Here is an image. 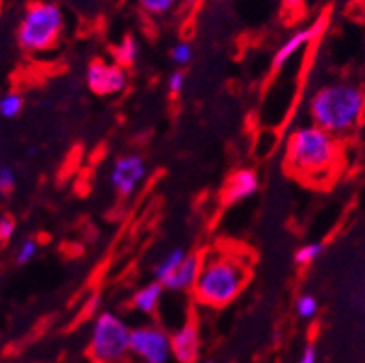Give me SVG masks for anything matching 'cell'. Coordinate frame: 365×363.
<instances>
[{"label":"cell","mask_w":365,"mask_h":363,"mask_svg":"<svg viewBox=\"0 0 365 363\" xmlns=\"http://www.w3.org/2000/svg\"><path fill=\"white\" fill-rule=\"evenodd\" d=\"M193 58V46L187 41L176 43L171 48V60L175 61L176 65H187Z\"/></svg>","instance_id":"19"},{"label":"cell","mask_w":365,"mask_h":363,"mask_svg":"<svg viewBox=\"0 0 365 363\" xmlns=\"http://www.w3.org/2000/svg\"><path fill=\"white\" fill-rule=\"evenodd\" d=\"M339 161V141L317 126H302L287 139L286 163L292 173L308 180H324Z\"/></svg>","instance_id":"2"},{"label":"cell","mask_w":365,"mask_h":363,"mask_svg":"<svg viewBox=\"0 0 365 363\" xmlns=\"http://www.w3.org/2000/svg\"><path fill=\"white\" fill-rule=\"evenodd\" d=\"M197 363H215V362H212V359H204V362H197Z\"/></svg>","instance_id":"26"},{"label":"cell","mask_w":365,"mask_h":363,"mask_svg":"<svg viewBox=\"0 0 365 363\" xmlns=\"http://www.w3.org/2000/svg\"><path fill=\"white\" fill-rule=\"evenodd\" d=\"M139 56V46L138 41H135L132 36L123 37V41L113 48V58H115V63L119 67H130V65H134L135 60H138Z\"/></svg>","instance_id":"15"},{"label":"cell","mask_w":365,"mask_h":363,"mask_svg":"<svg viewBox=\"0 0 365 363\" xmlns=\"http://www.w3.org/2000/svg\"><path fill=\"white\" fill-rule=\"evenodd\" d=\"M130 328L117 315L101 313L93 324L89 358L93 363H120L130 352Z\"/></svg>","instance_id":"5"},{"label":"cell","mask_w":365,"mask_h":363,"mask_svg":"<svg viewBox=\"0 0 365 363\" xmlns=\"http://www.w3.org/2000/svg\"><path fill=\"white\" fill-rule=\"evenodd\" d=\"M162 295L163 285L160 284V282H153V284H147L145 287L135 291L132 304H134V308H138L139 312L154 313L158 308V304H160V300H162Z\"/></svg>","instance_id":"13"},{"label":"cell","mask_w":365,"mask_h":363,"mask_svg":"<svg viewBox=\"0 0 365 363\" xmlns=\"http://www.w3.org/2000/svg\"><path fill=\"white\" fill-rule=\"evenodd\" d=\"M185 250L184 248H173V250H169V252L165 254V256L160 260V262L156 263V267H154V276H156V282H160V284H163V282L169 278V276L173 275V272L178 269V267L182 265V262L185 260Z\"/></svg>","instance_id":"14"},{"label":"cell","mask_w":365,"mask_h":363,"mask_svg":"<svg viewBox=\"0 0 365 363\" xmlns=\"http://www.w3.org/2000/svg\"><path fill=\"white\" fill-rule=\"evenodd\" d=\"M86 82L89 89L97 95H115L126 88L128 78H126V71L117 63L93 60L86 71Z\"/></svg>","instance_id":"7"},{"label":"cell","mask_w":365,"mask_h":363,"mask_svg":"<svg viewBox=\"0 0 365 363\" xmlns=\"http://www.w3.org/2000/svg\"><path fill=\"white\" fill-rule=\"evenodd\" d=\"M15 234V221L11 217H0V241H9Z\"/></svg>","instance_id":"24"},{"label":"cell","mask_w":365,"mask_h":363,"mask_svg":"<svg viewBox=\"0 0 365 363\" xmlns=\"http://www.w3.org/2000/svg\"><path fill=\"white\" fill-rule=\"evenodd\" d=\"M24 106V98L19 93H6L0 97V117L4 119H14L17 117Z\"/></svg>","instance_id":"16"},{"label":"cell","mask_w":365,"mask_h":363,"mask_svg":"<svg viewBox=\"0 0 365 363\" xmlns=\"http://www.w3.org/2000/svg\"><path fill=\"white\" fill-rule=\"evenodd\" d=\"M249 278L250 265L245 256L228 250L210 252L200 263L193 285L195 299L210 308H225L243 291Z\"/></svg>","instance_id":"1"},{"label":"cell","mask_w":365,"mask_h":363,"mask_svg":"<svg viewBox=\"0 0 365 363\" xmlns=\"http://www.w3.org/2000/svg\"><path fill=\"white\" fill-rule=\"evenodd\" d=\"M323 243H308L304 247H301L295 252V263L299 265H308V263L315 262L317 257L323 252Z\"/></svg>","instance_id":"17"},{"label":"cell","mask_w":365,"mask_h":363,"mask_svg":"<svg viewBox=\"0 0 365 363\" xmlns=\"http://www.w3.org/2000/svg\"><path fill=\"white\" fill-rule=\"evenodd\" d=\"M65 26L60 6L36 2L24 9L17 28V41L26 52H45L58 43Z\"/></svg>","instance_id":"4"},{"label":"cell","mask_w":365,"mask_h":363,"mask_svg":"<svg viewBox=\"0 0 365 363\" xmlns=\"http://www.w3.org/2000/svg\"><path fill=\"white\" fill-rule=\"evenodd\" d=\"M147 176V165L139 154H126L113 163L110 182L120 197H130Z\"/></svg>","instance_id":"8"},{"label":"cell","mask_w":365,"mask_h":363,"mask_svg":"<svg viewBox=\"0 0 365 363\" xmlns=\"http://www.w3.org/2000/svg\"><path fill=\"white\" fill-rule=\"evenodd\" d=\"M299 363H317V350H315L314 345H308L302 350L301 362Z\"/></svg>","instance_id":"25"},{"label":"cell","mask_w":365,"mask_h":363,"mask_svg":"<svg viewBox=\"0 0 365 363\" xmlns=\"http://www.w3.org/2000/svg\"><path fill=\"white\" fill-rule=\"evenodd\" d=\"M15 182V173L9 169L8 165H0V193H6L9 189H14Z\"/></svg>","instance_id":"22"},{"label":"cell","mask_w":365,"mask_h":363,"mask_svg":"<svg viewBox=\"0 0 365 363\" xmlns=\"http://www.w3.org/2000/svg\"><path fill=\"white\" fill-rule=\"evenodd\" d=\"M259 182L258 175L252 169H237L234 170L225 182V188L221 191L222 204H237L245 198L252 197L258 191Z\"/></svg>","instance_id":"9"},{"label":"cell","mask_w":365,"mask_h":363,"mask_svg":"<svg viewBox=\"0 0 365 363\" xmlns=\"http://www.w3.org/2000/svg\"><path fill=\"white\" fill-rule=\"evenodd\" d=\"M37 254V241L34 237H28L23 243L19 245L17 248V263L19 265H24V263L32 262Z\"/></svg>","instance_id":"20"},{"label":"cell","mask_w":365,"mask_h":363,"mask_svg":"<svg viewBox=\"0 0 365 363\" xmlns=\"http://www.w3.org/2000/svg\"><path fill=\"white\" fill-rule=\"evenodd\" d=\"M364 117H365V93H364Z\"/></svg>","instance_id":"27"},{"label":"cell","mask_w":365,"mask_h":363,"mask_svg":"<svg viewBox=\"0 0 365 363\" xmlns=\"http://www.w3.org/2000/svg\"><path fill=\"white\" fill-rule=\"evenodd\" d=\"M130 352L143 363H165L171 356V337L160 327H139L130 332Z\"/></svg>","instance_id":"6"},{"label":"cell","mask_w":365,"mask_h":363,"mask_svg":"<svg viewBox=\"0 0 365 363\" xmlns=\"http://www.w3.org/2000/svg\"><path fill=\"white\" fill-rule=\"evenodd\" d=\"M171 354L180 363H197L200 354L199 328L187 322L171 336Z\"/></svg>","instance_id":"11"},{"label":"cell","mask_w":365,"mask_h":363,"mask_svg":"<svg viewBox=\"0 0 365 363\" xmlns=\"http://www.w3.org/2000/svg\"><path fill=\"white\" fill-rule=\"evenodd\" d=\"M139 6H141L145 11H148V14L162 15L167 14V11L175 6V2H173V0H143Z\"/></svg>","instance_id":"21"},{"label":"cell","mask_w":365,"mask_h":363,"mask_svg":"<svg viewBox=\"0 0 365 363\" xmlns=\"http://www.w3.org/2000/svg\"><path fill=\"white\" fill-rule=\"evenodd\" d=\"M327 26V19L321 17L317 19V23H314L312 26H306L302 30H297L292 37H287L286 41L282 43V46L274 52L273 56V69H280L282 65H286V61L289 58L295 56L297 51H301L302 46L308 45L310 41H314L315 37H319L321 32Z\"/></svg>","instance_id":"10"},{"label":"cell","mask_w":365,"mask_h":363,"mask_svg":"<svg viewBox=\"0 0 365 363\" xmlns=\"http://www.w3.org/2000/svg\"><path fill=\"white\" fill-rule=\"evenodd\" d=\"M310 117L334 138L345 136L364 117V91L349 82L329 83L312 97Z\"/></svg>","instance_id":"3"},{"label":"cell","mask_w":365,"mask_h":363,"mask_svg":"<svg viewBox=\"0 0 365 363\" xmlns=\"http://www.w3.org/2000/svg\"><path fill=\"white\" fill-rule=\"evenodd\" d=\"M317 308H319V304H317V299L312 297V295H301L295 302V310L299 313V317L302 319H312L317 313Z\"/></svg>","instance_id":"18"},{"label":"cell","mask_w":365,"mask_h":363,"mask_svg":"<svg viewBox=\"0 0 365 363\" xmlns=\"http://www.w3.org/2000/svg\"><path fill=\"white\" fill-rule=\"evenodd\" d=\"M200 263H202V256L200 254H187L184 262H182V265L162 285L169 291L193 290V285L197 282V276H199L200 271Z\"/></svg>","instance_id":"12"},{"label":"cell","mask_w":365,"mask_h":363,"mask_svg":"<svg viewBox=\"0 0 365 363\" xmlns=\"http://www.w3.org/2000/svg\"><path fill=\"white\" fill-rule=\"evenodd\" d=\"M167 86H169V91H171L173 95H178V93H180L182 89H184V86H185V73H184V71H175V73H171Z\"/></svg>","instance_id":"23"}]
</instances>
